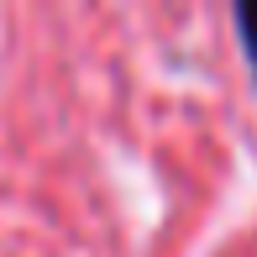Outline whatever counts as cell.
<instances>
[{"label":"cell","mask_w":257,"mask_h":257,"mask_svg":"<svg viewBox=\"0 0 257 257\" xmlns=\"http://www.w3.org/2000/svg\"><path fill=\"white\" fill-rule=\"evenodd\" d=\"M236 27H241L247 58H252V68H257V0H241V6H236Z\"/></svg>","instance_id":"obj_1"}]
</instances>
